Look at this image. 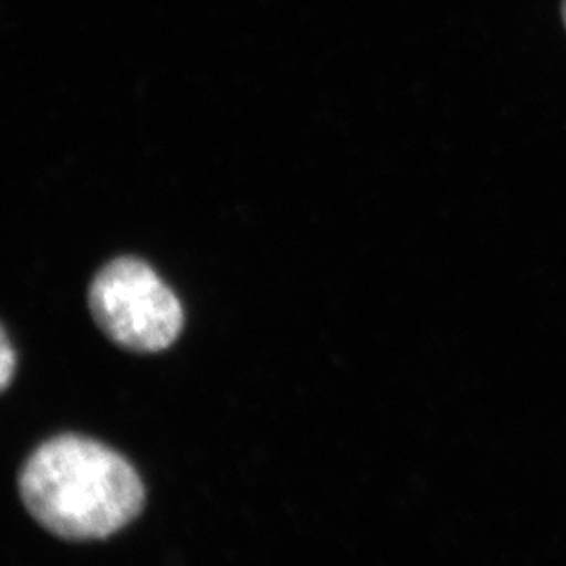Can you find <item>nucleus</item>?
<instances>
[{
  "instance_id": "nucleus-1",
  "label": "nucleus",
  "mask_w": 566,
  "mask_h": 566,
  "mask_svg": "<svg viewBox=\"0 0 566 566\" xmlns=\"http://www.w3.org/2000/svg\"><path fill=\"white\" fill-rule=\"evenodd\" d=\"M27 512L66 541H102L138 517L145 488L138 471L113 449L75 434L41 443L22 465Z\"/></svg>"
},
{
  "instance_id": "nucleus-4",
  "label": "nucleus",
  "mask_w": 566,
  "mask_h": 566,
  "mask_svg": "<svg viewBox=\"0 0 566 566\" xmlns=\"http://www.w3.org/2000/svg\"><path fill=\"white\" fill-rule=\"evenodd\" d=\"M562 17H563V22H565V27H566V0H563V2H562Z\"/></svg>"
},
{
  "instance_id": "nucleus-2",
  "label": "nucleus",
  "mask_w": 566,
  "mask_h": 566,
  "mask_svg": "<svg viewBox=\"0 0 566 566\" xmlns=\"http://www.w3.org/2000/svg\"><path fill=\"white\" fill-rule=\"evenodd\" d=\"M88 308L99 331L130 353H161L184 328L177 295L147 262L134 256L99 270L88 290Z\"/></svg>"
},
{
  "instance_id": "nucleus-3",
  "label": "nucleus",
  "mask_w": 566,
  "mask_h": 566,
  "mask_svg": "<svg viewBox=\"0 0 566 566\" xmlns=\"http://www.w3.org/2000/svg\"><path fill=\"white\" fill-rule=\"evenodd\" d=\"M15 350L11 348L8 334L2 331V347H0V381H2V390L8 389L11 378L15 375Z\"/></svg>"
}]
</instances>
